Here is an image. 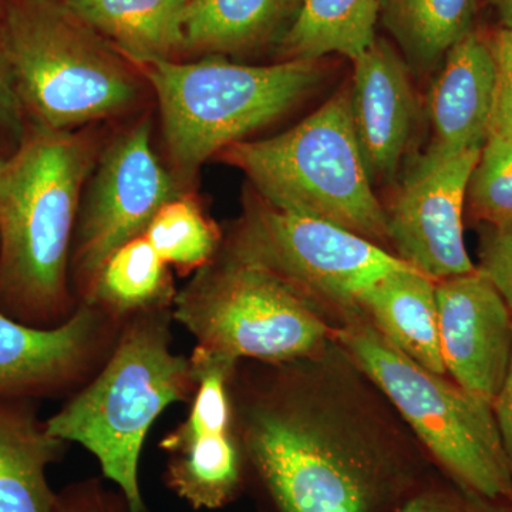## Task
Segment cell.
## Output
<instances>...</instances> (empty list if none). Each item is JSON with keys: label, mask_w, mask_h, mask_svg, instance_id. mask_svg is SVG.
<instances>
[{"label": "cell", "mask_w": 512, "mask_h": 512, "mask_svg": "<svg viewBox=\"0 0 512 512\" xmlns=\"http://www.w3.org/2000/svg\"><path fill=\"white\" fill-rule=\"evenodd\" d=\"M232 402L271 512H397L441 474L335 338L308 359L239 362Z\"/></svg>", "instance_id": "6da1fadb"}, {"label": "cell", "mask_w": 512, "mask_h": 512, "mask_svg": "<svg viewBox=\"0 0 512 512\" xmlns=\"http://www.w3.org/2000/svg\"><path fill=\"white\" fill-rule=\"evenodd\" d=\"M87 138L37 126L0 165V312L55 328L79 302L69 282Z\"/></svg>", "instance_id": "7a4b0ae2"}, {"label": "cell", "mask_w": 512, "mask_h": 512, "mask_svg": "<svg viewBox=\"0 0 512 512\" xmlns=\"http://www.w3.org/2000/svg\"><path fill=\"white\" fill-rule=\"evenodd\" d=\"M173 322V309L124 320L99 372L45 420L53 436L96 458L134 512H148L138 468L151 427L171 404L191 402L197 387L190 356L173 350Z\"/></svg>", "instance_id": "3957f363"}, {"label": "cell", "mask_w": 512, "mask_h": 512, "mask_svg": "<svg viewBox=\"0 0 512 512\" xmlns=\"http://www.w3.org/2000/svg\"><path fill=\"white\" fill-rule=\"evenodd\" d=\"M335 339L443 476L488 500H512V468L490 403L404 355L359 311L339 316Z\"/></svg>", "instance_id": "277c9868"}, {"label": "cell", "mask_w": 512, "mask_h": 512, "mask_svg": "<svg viewBox=\"0 0 512 512\" xmlns=\"http://www.w3.org/2000/svg\"><path fill=\"white\" fill-rule=\"evenodd\" d=\"M278 210L318 218L380 245L389 242L386 208L377 200L350 117L349 90L335 94L298 126L224 150Z\"/></svg>", "instance_id": "5b68a950"}, {"label": "cell", "mask_w": 512, "mask_h": 512, "mask_svg": "<svg viewBox=\"0 0 512 512\" xmlns=\"http://www.w3.org/2000/svg\"><path fill=\"white\" fill-rule=\"evenodd\" d=\"M173 316L195 348L237 362L308 359L335 338V326L315 303L229 248L177 293Z\"/></svg>", "instance_id": "8992f818"}, {"label": "cell", "mask_w": 512, "mask_h": 512, "mask_svg": "<svg viewBox=\"0 0 512 512\" xmlns=\"http://www.w3.org/2000/svg\"><path fill=\"white\" fill-rule=\"evenodd\" d=\"M175 167L190 175L212 154L292 110L322 80L318 60L245 66L224 59L144 64Z\"/></svg>", "instance_id": "52a82bcc"}, {"label": "cell", "mask_w": 512, "mask_h": 512, "mask_svg": "<svg viewBox=\"0 0 512 512\" xmlns=\"http://www.w3.org/2000/svg\"><path fill=\"white\" fill-rule=\"evenodd\" d=\"M0 46L37 126L69 130L123 113L136 80L84 23L55 0H6Z\"/></svg>", "instance_id": "ba28073f"}, {"label": "cell", "mask_w": 512, "mask_h": 512, "mask_svg": "<svg viewBox=\"0 0 512 512\" xmlns=\"http://www.w3.org/2000/svg\"><path fill=\"white\" fill-rule=\"evenodd\" d=\"M227 248L281 276L333 326L343 313L356 311L357 298L366 288L407 265L349 229L264 201L249 208Z\"/></svg>", "instance_id": "9c48e42d"}, {"label": "cell", "mask_w": 512, "mask_h": 512, "mask_svg": "<svg viewBox=\"0 0 512 512\" xmlns=\"http://www.w3.org/2000/svg\"><path fill=\"white\" fill-rule=\"evenodd\" d=\"M197 377L183 423L160 441L164 483L194 510H220L248 487V468L235 426L232 377L239 362L194 348Z\"/></svg>", "instance_id": "30bf717a"}, {"label": "cell", "mask_w": 512, "mask_h": 512, "mask_svg": "<svg viewBox=\"0 0 512 512\" xmlns=\"http://www.w3.org/2000/svg\"><path fill=\"white\" fill-rule=\"evenodd\" d=\"M170 175L151 146L144 120L114 141L104 154L74 234L70 258L77 302L92 298L107 259L130 239L143 235L158 210L174 200Z\"/></svg>", "instance_id": "8fae6325"}, {"label": "cell", "mask_w": 512, "mask_h": 512, "mask_svg": "<svg viewBox=\"0 0 512 512\" xmlns=\"http://www.w3.org/2000/svg\"><path fill=\"white\" fill-rule=\"evenodd\" d=\"M480 154L426 151L386 210L394 255L433 281L477 269L464 244L463 212Z\"/></svg>", "instance_id": "7c38bea8"}, {"label": "cell", "mask_w": 512, "mask_h": 512, "mask_svg": "<svg viewBox=\"0 0 512 512\" xmlns=\"http://www.w3.org/2000/svg\"><path fill=\"white\" fill-rule=\"evenodd\" d=\"M123 322L90 302L49 329L0 312V397L35 402L72 396L106 362Z\"/></svg>", "instance_id": "4fadbf2b"}, {"label": "cell", "mask_w": 512, "mask_h": 512, "mask_svg": "<svg viewBox=\"0 0 512 512\" xmlns=\"http://www.w3.org/2000/svg\"><path fill=\"white\" fill-rule=\"evenodd\" d=\"M436 299L447 375L493 406L512 357L507 303L478 269L436 282Z\"/></svg>", "instance_id": "5bb4252c"}, {"label": "cell", "mask_w": 512, "mask_h": 512, "mask_svg": "<svg viewBox=\"0 0 512 512\" xmlns=\"http://www.w3.org/2000/svg\"><path fill=\"white\" fill-rule=\"evenodd\" d=\"M349 90L350 117L372 183H390L399 170L417 119L406 60L376 39L357 57Z\"/></svg>", "instance_id": "9a60e30c"}, {"label": "cell", "mask_w": 512, "mask_h": 512, "mask_svg": "<svg viewBox=\"0 0 512 512\" xmlns=\"http://www.w3.org/2000/svg\"><path fill=\"white\" fill-rule=\"evenodd\" d=\"M495 62L488 40L468 32L448 50L429 94L433 141L429 150L456 154L483 150L490 134L495 94Z\"/></svg>", "instance_id": "2e32d148"}, {"label": "cell", "mask_w": 512, "mask_h": 512, "mask_svg": "<svg viewBox=\"0 0 512 512\" xmlns=\"http://www.w3.org/2000/svg\"><path fill=\"white\" fill-rule=\"evenodd\" d=\"M356 311L400 352L430 372L447 375L441 355L436 281L410 265L360 293Z\"/></svg>", "instance_id": "e0dca14e"}, {"label": "cell", "mask_w": 512, "mask_h": 512, "mask_svg": "<svg viewBox=\"0 0 512 512\" xmlns=\"http://www.w3.org/2000/svg\"><path fill=\"white\" fill-rule=\"evenodd\" d=\"M69 444L39 419L33 400L0 397V512H53L47 468Z\"/></svg>", "instance_id": "ac0fdd59"}, {"label": "cell", "mask_w": 512, "mask_h": 512, "mask_svg": "<svg viewBox=\"0 0 512 512\" xmlns=\"http://www.w3.org/2000/svg\"><path fill=\"white\" fill-rule=\"evenodd\" d=\"M63 5L138 63L170 60L185 47L188 0H64Z\"/></svg>", "instance_id": "d6986e66"}, {"label": "cell", "mask_w": 512, "mask_h": 512, "mask_svg": "<svg viewBox=\"0 0 512 512\" xmlns=\"http://www.w3.org/2000/svg\"><path fill=\"white\" fill-rule=\"evenodd\" d=\"M382 0H302L282 39L286 60H319L328 55L355 62L376 37Z\"/></svg>", "instance_id": "ffe728a7"}, {"label": "cell", "mask_w": 512, "mask_h": 512, "mask_svg": "<svg viewBox=\"0 0 512 512\" xmlns=\"http://www.w3.org/2000/svg\"><path fill=\"white\" fill-rule=\"evenodd\" d=\"M476 0H382L380 19L407 64L430 72L471 32Z\"/></svg>", "instance_id": "44dd1931"}, {"label": "cell", "mask_w": 512, "mask_h": 512, "mask_svg": "<svg viewBox=\"0 0 512 512\" xmlns=\"http://www.w3.org/2000/svg\"><path fill=\"white\" fill-rule=\"evenodd\" d=\"M302 0H188L185 47L205 52H238L258 45Z\"/></svg>", "instance_id": "7402d4cb"}, {"label": "cell", "mask_w": 512, "mask_h": 512, "mask_svg": "<svg viewBox=\"0 0 512 512\" xmlns=\"http://www.w3.org/2000/svg\"><path fill=\"white\" fill-rule=\"evenodd\" d=\"M175 296L168 265L143 234L111 254L87 302L126 320L137 313L173 309Z\"/></svg>", "instance_id": "603a6c76"}, {"label": "cell", "mask_w": 512, "mask_h": 512, "mask_svg": "<svg viewBox=\"0 0 512 512\" xmlns=\"http://www.w3.org/2000/svg\"><path fill=\"white\" fill-rule=\"evenodd\" d=\"M144 235L165 264L187 275L210 264L221 235L200 205L191 198H174L154 215Z\"/></svg>", "instance_id": "cb8c5ba5"}, {"label": "cell", "mask_w": 512, "mask_h": 512, "mask_svg": "<svg viewBox=\"0 0 512 512\" xmlns=\"http://www.w3.org/2000/svg\"><path fill=\"white\" fill-rule=\"evenodd\" d=\"M467 198L478 220L512 224V141L490 137L471 175Z\"/></svg>", "instance_id": "d4e9b609"}, {"label": "cell", "mask_w": 512, "mask_h": 512, "mask_svg": "<svg viewBox=\"0 0 512 512\" xmlns=\"http://www.w3.org/2000/svg\"><path fill=\"white\" fill-rule=\"evenodd\" d=\"M397 512H512V500H488L440 474Z\"/></svg>", "instance_id": "484cf974"}, {"label": "cell", "mask_w": 512, "mask_h": 512, "mask_svg": "<svg viewBox=\"0 0 512 512\" xmlns=\"http://www.w3.org/2000/svg\"><path fill=\"white\" fill-rule=\"evenodd\" d=\"M495 62V94L488 138L512 141V29L501 28L490 40Z\"/></svg>", "instance_id": "4316f807"}, {"label": "cell", "mask_w": 512, "mask_h": 512, "mask_svg": "<svg viewBox=\"0 0 512 512\" xmlns=\"http://www.w3.org/2000/svg\"><path fill=\"white\" fill-rule=\"evenodd\" d=\"M477 269L500 292L512 313V224L488 225L481 237Z\"/></svg>", "instance_id": "83f0119b"}, {"label": "cell", "mask_w": 512, "mask_h": 512, "mask_svg": "<svg viewBox=\"0 0 512 512\" xmlns=\"http://www.w3.org/2000/svg\"><path fill=\"white\" fill-rule=\"evenodd\" d=\"M53 512H134L119 488L100 478H86L64 487L56 495Z\"/></svg>", "instance_id": "f1b7e54d"}, {"label": "cell", "mask_w": 512, "mask_h": 512, "mask_svg": "<svg viewBox=\"0 0 512 512\" xmlns=\"http://www.w3.org/2000/svg\"><path fill=\"white\" fill-rule=\"evenodd\" d=\"M25 113L12 67L0 46V137L19 146L26 136Z\"/></svg>", "instance_id": "f546056e"}, {"label": "cell", "mask_w": 512, "mask_h": 512, "mask_svg": "<svg viewBox=\"0 0 512 512\" xmlns=\"http://www.w3.org/2000/svg\"><path fill=\"white\" fill-rule=\"evenodd\" d=\"M495 421L512 468V357L503 387L493 402Z\"/></svg>", "instance_id": "4dcf8cb0"}, {"label": "cell", "mask_w": 512, "mask_h": 512, "mask_svg": "<svg viewBox=\"0 0 512 512\" xmlns=\"http://www.w3.org/2000/svg\"><path fill=\"white\" fill-rule=\"evenodd\" d=\"M487 2L493 6L501 26L512 29V0H487Z\"/></svg>", "instance_id": "1f68e13d"}, {"label": "cell", "mask_w": 512, "mask_h": 512, "mask_svg": "<svg viewBox=\"0 0 512 512\" xmlns=\"http://www.w3.org/2000/svg\"><path fill=\"white\" fill-rule=\"evenodd\" d=\"M0 15H2V2H0Z\"/></svg>", "instance_id": "d6a6232c"}, {"label": "cell", "mask_w": 512, "mask_h": 512, "mask_svg": "<svg viewBox=\"0 0 512 512\" xmlns=\"http://www.w3.org/2000/svg\"><path fill=\"white\" fill-rule=\"evenodd\" d=\"M2 163H3V158L0 157V165H2Z\"/></svg>", "instance_id": "836d02e7"}, {"label": "cell", "mask_w": 512, "mask_h": 512, "mask_svg": "<svg viewBox=\"0 0 512 512\" xmlns=\"http://www.w3.org/2000/svg\"><path fill=\"white\" fill-rule=\"evenodd\" d=\"M55 2H57V0H55Z\"/></svg>", "instance_id": "e575fe53"}]
</instances>
